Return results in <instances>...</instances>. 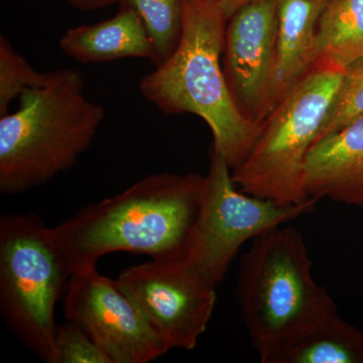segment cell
<instances>
[{"label":"cell","instance_id":"cell-15","mask_svg":"<svg viewBox=\"0 0 363 363\" xmlns=\"http://www.w3.org/2000/svg\"><path fill=\"white\" fill-rule=\"evenodd\" d=\"M363 59V0H329L318 23L312 67L346 71Z\"/></svg>","mask_w":363,"mask_h":363},{"label":"cell","instance_id":"cell-3","mask_svg":"<svg viewBox=\"0 0 363 363\" xmlns=\"http://www.w3.org/2000/svg\"><path fill=\"white\" fill-rule=\"evenodd\" d=\"M84 89L80 72L59 69L47 84L18 98V111L0 116V192L39 187L73 168L89 149L105 111Z\"/></svg>","mask_w":363,"mask_h":363},{"label":"cell","instance_id":"cell-4","mask_svg":"<svg viewBox=\"0 0 363 363\" xmlns=\"http://www.w3.org/2000/svg\"><path fill=\"white\" fill-rule=\"evenodd\" d=\"M281 226L253 238L238 269L236 298L260 362L289 339L338 312L328 291L313 278L302 234Z\"/></svg>","mask_w":363,"mask_h":363},{"label":"cell","instance_id":"cell-14","mask_svg":"<svg viewBox=\"0 0 363 363\" xmlns=\"http://www.w3.org/2000/svg\"><path fill=\"white\" fill-rule=\"evenodd\" d=\"M262 363H363V332L338 312L289 339Z\"/></svg>","mask_w":363,"mask_h":363},{"label":"cell","instance_id":"cell-9","mask_svg":"<svg viewBox=\"0 0 363 363\" xmlns=\"http://www.w3.org/2000/svg\"><path fill=\"white\" fill-rule=\"evenodd\" d=\"M67 320L75 322L112 363H147L169 352L138 306L96 267L73 272L64 294Z\"/></svg>","mask_w":363,"mask_h":363},{"label":"cell","instance_id":"cell-2","mask_svg":"<svg viewBox=\"0 0 363 363\" xmlns=\"http://www.w3.org/2000/svg\"><path fill=\"white\" fill-rule=\"evenodd\" d=\"M227 21L216 0H183L180 42L138 89L166 116L201 117L213 135L212 147L233 169L250 155L262 123L245 118L229 92L222 66Z\"/></svg>","mask_w":363,"mask_h":363},{"label":"cell","instance_id":"cell-17","mask_svg":"<svg viewBox=\"0 0 363 363\" xmlns=\"http://www.w3.org/2000/svg\"><path fill=\"white\" fill-rule=\"evenodd\" d=\"M51 77L52 72L35 70L4 35L0 37V116L9 113L11 102L26 91L45 86Z\"/></svg>","mask_w":363,"mask_h":363},{"label":"cell","instance_id":"cell-8","mask_svg":"<svg viewBox=\"0 0 363 363\" xmlns=\"http://www.w3.org/2000/svg\"><path fill=\"white\" fill-rule=\"evenodd\" d=\"M119 286L169 350H194L216 305V289L183 260H155L128 267Z\"/></svg>","mask_w":363,"mask_h":363},{"label":"cell","instance_id":"cell-13","mask_svg":"<svg viewBox=\"0 0 363 363\" xmlns=\"http://www.w3.org/2000/svg\"><path fill=\"white\" fill-rule=\"evenodd\" d=\"M67 56L80 63H105L126 58H154V45L138 14L126 4L94 25L72 28L60 40Z\"/></svg>","mask_w":363,"mask_h":363},{"label":"cell","instance_id":"cell-18","mask_svg":"<svg viewBox=\"0 0 363 363\" xmlns=\"http://www.w3.org/2000/svg\"><path fill=\"white\" fill-rule=\"evenodd\" d=\"M362 116L363 59L353 64L344 73L337 93L318 135L316 143L329 133L343 128L353 119Z\"/></svg>","mask_w":363,"mask_h":363},{"label":"cell","instance_id":"cell-12","mask_svg":"<svg viewBox=\"0 0 363 363\" xmlns=\"http://www.w3.org/2000/svg\"><path fill=\"white\" fill-rule=\"evenodd\" d=\"M329 0H277L271 111L312 68L318 23Z\"/></svg>","mask_w":363,"mask_h":363},{"label":"cell","instance_id":"cell-11","mask_svg":"<svg viewBox=\"0 0 363 363\" xmlns=\"http://www.w3.org/2000/svg\"><path fill=\"white\" fill-rule=\"evenodd\" d=\"M305 190L318 201L363 207V116L315 143L306 162Z\"/></svg>","mask_w":363,"mask_h":363},{"label":"cell","instance_id":"cell-1","mask_svg":"<svg viewBox=\"0 0 363 363\" xmlns=\"http://www.w3.org/2000/svg\"><path fill=\"white\" fill-rule=\"evenodd\" d=\"M206 176L152 174L123 192L88 205L52 227L68 274L96 267L116 252L155 260H184L197 220Z\"/></svg>","mask_w":363,"mask_h":363},{"label":"cell","instance_id":"cell-5","mask_svg":"<svg viewBox=\"0 0 363 363\" xmlns=\"http://www.w3.org/2000/svg\"><path fill=\"white\" fill-rule=\"evenodd\" d=\"M344 73L332 67H312L269 112L250 155L231 169L242 192L285 205L313 200L305 190L306 162Z\"/></svg>","mask_w":363,"mask_h":363},{"label":"cell","instance_id":"cell-7","mask_svg":"<svg viewBox=\"0 0 363 363\" xmlns=\"http://www.w3.org/2000/svg\"><path fill=\"white\" fill-rule=\"evenodd\" d=\"M318 200L285 205L238 190L231 169L211 147L210 168L192 238L183 262L217 288L247 241L274 227L315 211Z\"/></svg>","mask_w":363,"mask_h":363},{"label":"cell","instance_id":"cell-20","mask_svg":"<svg viewBox=\"0 0 363 363\" xmlns=\"http://www.w3.org/2000/svg\"><path fill=\"white\" fill-rule=\"evenodd\" d=\"M74 9L81 11H92L121 4V0H65Z\"/></svg>","mask_w":363,"mask_h":363},{"label":"cell","instance_id":"cell-19","mask_svg":"<svg viewBox=\"0 0 363 363\" xmlns=\"http://www.w3.org/2000/svg\"><path fill=\"white\" fill-rule=\"evenodd\" d=\"M52 363H112L111 358L80 326L71 320L58 325Z\"/></svg>","mask_w":363,"mask_h":363},{"label":"cell","instance_id":"cell-6","mask_svg":"<svg viewBox=\"0 0 363 363\" xmlns=\"http://www.w3.org/2000/svg\"><path fill=\"white\" fill-rule=\"evenodd\" d=\"M69 278L52 227L35 214L0 218V314L14 337L47 363L54 358L55 312Z\"/></svg>","mask_w":363,"mask_h":363},{"label":"cell","instance_id":"cell-10","mask_svg":"<svg viewBox=\"0 0 363 363\" xmlns=\"http://www.w3.org/2000/svg\"><path fill=\"white\" fill-rule=\"evenodd\" d=\"M276 39L277 0H253L227 21L224 75L238 111L253 123L271 112Z\"/></svg>","mask_w":363,"mask_h":363},{"label":"cell","instance_id":"cell-16","mask_svg":"<svg viewBox=\"0 0 363 363\" xmlns=\"http://www.w3.org/2000/svg\"><path fill=\"white\" fill-rule=\"evenodd\" d=\"M140 16L154 45L155 66L162 65L175 51L183 30V0H121Z\"/></svg>","mask_w":363,"mask_h":363},{"label":"cell","instance_id":"cell-21","mask_svg":"<svg viewBox=\"0 0 363 363\" xmlns=\"http://www.w3.org/2000/svg\"><path fill=\"white\" fill-rule=\"evenodd\" d=\"M216 1L218 2L222 11L225 14L227 20H229V18L235 11H238L240 7L247 6V4L253 1V0H216Z\"/></svg>","mask_w":363,"mask_h":363}]
</instances>
